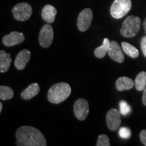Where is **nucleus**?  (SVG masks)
<instances>
[{
  "label": "nucleus",
  "mask_w": 146,
  "mask_h": 146,
  "mask_svg": "<svg viewBox=\"0 0 146 146\" xmlns=\"http://www.w3.org/2000/svg\"><path fill=\"white\" fill-rule=\"evenodd\" d=\"M16 145L20 146H46L45 136L39 129L31 126H22L16 132Z\"/></svg>",
  "instance_id": "1"
},
{
  "label": "nucleus",
  "mask_w": 146,
  "mask_h": 146,
  "mask_svg": "<svg viewBox=\"0 0 146 146\" xmlns=\"http://www.w3.org/2000/svg\"><path fill=\"white\" fill-rule=\"evenodd\" d=\"M71 94L70 85L64 82L54 84L47 93V99L51 103L58 104L65 101Z\"/></svg>",
  "instance_id": "2"
},
{
  "label": "nucleus",
  "mask_w": 146,
  "mask_h": 146,
  "mask_svg": "<svg viewBox=\"0 0 146 146\" xmlns=\"http://www.w3.org/2000/svg\"><path fill=\"white\" fill-rule=\"evenodd\" d=\"M141 21L139 17L135 16H129L124 21L121 29L120 34L126 38H131L135 36L141 29Z\"/></svg>",
  "instance_id": "3"
},
{
  "label": "nucleus",
  "mask_w": 146,
  "mask_h": 146,
  "mask_svg": "<svg viewBox=\"0 0 146 146\" xmlns=\"http://www.w3.org/2000/svg\"><path fill=\"white\" fill-rule=\"evenodd\" d=\"M131 7V0H115L111 5V16L115 19H120L130 11Z\"/></svg>",
  "instance_id": "4"
},
{
  "label": "nucleus",
  "mask_w": 146,
  "mask_h": 146,
  "mask_svg": "<svg viewBox=\"0 0 146 146\" xmlns=\"http://www.w3.org/2000/svg\"><path fill=\"white\" fill-rule=\"evenodd\" d=\"M12 12L16 21L24 22L29 20L31 16L33 9L29 3L23 2L14 5L12 10Z\"/></svg>",
  "instance_id": "5"
},
{
  "label": "nucleus",
  "mask_w": 146,
  "mask_h": 146,
  "mask_svg": "<svg viewBox=\"0 0 146 146\" xmlns=\"http://www.w3.org/2000/svg\"><path fill=\"white\" fill-rule=\"evenodd\" d=\"M54 30L50 23L42 27L39 35L40 45L43 48H48L52 45L54 40Z\"/></svg>",
  "instance_id": "6"
},
{
  "label": "nucleus",
  "mask_w": 146,
  "mask_h": 146,
  "mask_svg": "<svg viewBox=\"0 0 146 146\" xmlns=\"http://www.w3.org/2000/svg\"><path fill=\"white\" fill-rule=\"evenodd\" d=\"M93 20V12L90 8H85L80 12L77 18V27L81 32L88 30Z\"/></svg>",
  "instance_id": "7"
},
{
  "label": "nucleus",
  "mask_w": 146,
  "mask_h": 146,
  "mask_svg": "<svg viewBox=\"0 0 146 146\" xmlns=\"http://www.w3.org/2000/svg\"><path fill=\"white\" fill-rule=\"evenodd\" d=\"M73 110L77 119L81 121H83L86 119L89 112L88 102L83 98H79L74 103Z\"/></svg>",
  "instance_id": "8"
},
{
  "label": "nucleus",
  "mask_w": 146,
  "mask_h": 146,
  "mask_svg": "<svg viewBox=\"0 0 146 146\" xmlns=\"http://www.w3.org/2000/svg\"><path fill=\"white\" fill-rule=\"evenodd\" d=\"M106 123L110 131L117 130L121 124V114L120 111L115 108L110 110L106 114Z\"/></svg>",
  "instance_id": "9"
},
{
  "label": "nucleus",
  "mask_w": 146,
  "mask_h": 146,
  "mask_svg": "<svg viewBox=\"0 0 146 146\" xmlns=\"http://www.w3.org/2000/svg\"><path fill=\"white\" fill-rule=\"evenodd\" d=\"M25 37L23 33L17 31H13L3 36L2 42L3 45H5V46L12 47L23 43L25 41Z\"/></svg>",
  "instance_id": "10"
},
{
  "label": "nucleus",
  "mask_w": 146,
  "mask_h": 146,
  "mask_svg": "<svg viewBox=\"0 0 146 146\" xmlns=\"http://www.w3.org/2000/svg\"><path fill=\"white\" fill-rule=\"evenodd\" d=\"M108 54L111 59L118 63H123L125 60V56L121 47L115 41H110V47Z\"/></svg>",
  "instance_id": "11"
},
{
  "label": "nucleus",
  "mask_w": 146,
  "mask_h": 146,
  "mask_svg": "<svg viewBox=\"0 0 146 146\" xmlns=\"http://www.w3.org/2000/svg\"><path fill=\"white\" fill-rule=\"evenodd\" d=\"M31 59V52L28 50H23L18 53L14 61V66L18 70H21L25 67Z\"/></svg>",
  "instance_id": "12"
},
{
  "label": "nucleus",
  "mask_w": 146,
  "mask_h": 146,
  "mask_svg": "<svg viewBox=\"0 0 146 146\" xmlns=\"http://www.w3.org/2000/svg\"><path fill=\"white\" fill-rule=\"evenodd\" d=\"M57 14V10L52 5L47 4L43 7L41 12L42 18L47 23H53Z\"/></svg>",
  "instance_id": "13"
},
{
  "label": "nucleus",
  "mask_w": 146,
  "mask_h": 146,
  "mask_svg": "<svg viewBox=\"0 0 146 146\" xmlns=\"http://www.w3.org/2000/svg\"><path fill=\"white\" fill-rule=\"evenodd\" d=\"M135 85V83L131 78L127 76L118 78L116 81V88L118 91L130 90Z\"/></svg>",
  "instance_id": "14"
},
{
  "label": "nucleus",
  "mask_w": 146,
  "mask_h": 146,
  "mask_svg": "<svg viewBox=\"0 0 146 146\" xmlns=\"http://www.w3.org/2000/svg\"><path fill=\"white\" fill-rule=\"evenodd\" d=\"M40 87L37 83H34L29 85L26 89L22 91L21 96L23 100H28L34 98L39 93Z\"/></svg>",
  "instance_id": "15"
},
{
  "label": "nucleus",
  "mask_w": 146,
  "mask_h": 146,
  "mask_svg": "<svg viewBox=\"0 0 146 146\" xmlns=\"http://www.w3.org/2000/svg\"><path fill=\"white\" fill-rule=\"evenodd\" d=\"M12 58L10 54H7L5 51H0V72L1 73L7 72L10 68Z\"/></svg>",
  "instance_id": "16"
},
{
  "label": "nucleus",
  "mask_w": 146,
  "mask_h": 146,
  "mask_svg": "<svg viewBox=\"0 0 146 146\" xmlns=\"http://www.w3.org/2000/svg\"><path fill=\"white\" fill-rule=\"evenodd\" d=\"M110 47V41L108 38H105L101 46L97 47L94 51V54L98 58H103L105 57L107 53H108Z\"/></svg>",
  "instance_id": "17"
},
{
  "label": "nucleus",
  "mask_w": 146,
  "mask_h": 146,
  "mask_svg": "<svg viewBox=\"0 0 146 146\" xmlns=\"http://www.w3.org/2000/svg\"><path fill=\"white\" fill-rule=\"evenodd\" d=\"M121 45L123 52L127 56L133 58H136L138 57L139 55V52L138 50L135 47L131 45L130 43H127V42H123Z\"/></svg>",
  "instance_id": "18"
},
{
  "label": "nucleus",
  "mask_w": 146,
  "mask_h": 146,
  "mask_svg": "<svg viewBox=\"0 0 146 146\" xmlns=\"http://www.w3.org/2000/svg\"><path fill=\"white\" fill-rule=\"evenodd\" d=\"M135 86L137 91H143L146 87V72H140L136 76Z\"/></svg>",
  "instance_id": "19"
},
{
  "label": "nucleus",
  "mask_w": 146,
  "mask_h": 146,
  "mask_svg": "<svg viewBox=\"0 0 146 146\" xmlns=\"http://www.w3.org/2000/svg\"><path fill=\"white\" fill-rule=\"evenodd\" d=\"M13 89L8 86H0V99L1 100H8L14 97Z\"/></svg>",
  "instance_id": "20"
},
{
  "label": "nucleus",
  "mask_w": 146,
  "mask_h": 146,
  "mask_svg": "<svg viewBox=\"0 0 146 146\" xmlns=\"http://www.w3.org/2000/svg\"><path fill=\"white\" fill-rule=\"evenodd\" d=\"M97 146H110V141L106 135L102 134L99 135L98 139V141L96 143Z\"/></svg>",
  "instance_id": "21"
},
{
  "label": "nucleus",
  "mask_w": 146,
  "mask_h": 146,
  "mask_svg": "<svg viewBox=\"0 0 146 146\" xmlns=\"http://www.w3.org/2000/svg\"><path fill=\"white\" fill-rule=\"evenodd\" d=\"M131 107L125 101H121L120 102V112L123 116H127L131 112Z\"/></svg>",
  "instance_id": "22"
},
{
  "label": "nucleus",
  "mask_w": 146,
  "mask_h": 146,
  "mask_svg": "<svg viewBox=\"0 0 146 146\" xmlns=\"http://www.w3.org/2000/svg\"><path fill=\"white\" fill-rule=\"evenodd\" d=\"M119 135L121 138L123 139H128L131 137V133L130 129H128L127 127H121L118 131Z\"/></svg>",
  "instance_id": "23"
},
{
  "label": "nucleus",
  "mask_w": 146,
  "mask_h": 146,
  "mask_svg": "<svg viewBox=\"0 0 146 146\" xmlns=\"http://www.w3.org/2000/svg\"><path fill=\"white\" fill-rule=\"evenodd\" d=\"M141 47L142 52H143L145 57H146V36H144L143 37H142L141 41Z\"/></svg>",
  "instance_id": "24"
},
{
  "label": "nucleus",
  "mask_w": 146,
  "mask_h": 146,
  "mask_svg": "<svg viewBox=\"0 0 146 146\" xmlns=\"http://www.w3.org/2000/svg\"><path fill=\"white\" fill-rule=\"evenodd\" d=\"M139 137L141 143H143L144 145L146 146V129L141 131L139 135Z\"/></svg>",
  "instance_id": "25"
},
{
  "label": "nucleus",
  "mask_w": 146,
  "mask_h": 146,
  "mask_svg": "<svg viewBox=\"0 0 146 146\" xmlns=\"http://www.w3.org/2000/svg\"><path fill=\"white\" fill-rule=\"evenodd\" d=\"M142 102H143L144 106H146V87L143 89V96H142Z\"/></svg>",
  "instance_id": "26"
},
{
  "label": "nucleus",
  "mask_w": 146,
  "mask_h": 146,
  "mask_svg": "<svg viewBox=\"0 0 146 146\" xmlns=\"http://www.w3.org/2000/svg\"><path fill=\"white\" fill-rule=\"evenodd\" d=\"M143 27H144V30H145V32L146 33V18L144 20V22H143Z\"/></svg>",
  "instance_id": "27"
},
{
  "label": "nucleus",
  "mask_w": 146,
  "mask_h": 146,
  "mask_svg": "<svg viewBox=\"0 0 146 146\" xmlns=\"http://www.w3.org/2000/svg\"><path fill=\"white\" fill-rule=\"evenodd\" d=\"M2 108H3L2 104L0 103V112H1V111H2Z\"/></svg>",
  "instance_id": "28"
}]
</instances>
